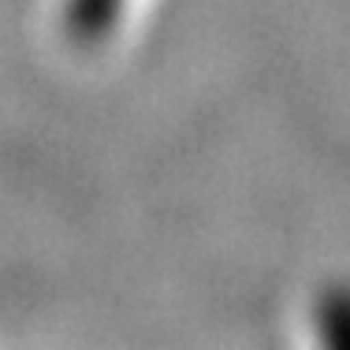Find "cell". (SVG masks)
<instances>
[{
  "mask_svg": "<svg viewBox=\"0 0 350 350\" xmlns=\"http://www.w3.org/2000/svg\"><path fill=\"white\" fill-rule=\"evenodd\" d=\"M291 339L321 350H350V276L317 280L291 306Z\"/></svg>",
  "mask_w": 350,
  "mask_h": 350,
  "instance_id": "obj_1",
  "label": "cell"
}]
</instances>
